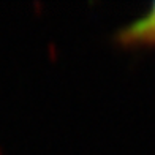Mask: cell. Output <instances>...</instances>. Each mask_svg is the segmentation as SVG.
<instances>
[{"mask_svg": "<svg viewBox=\"0 0 155 155\" xmlns=\"http://www.w3.org/2000/svg\"><path fill=\"white\" fill-rule=\"evenodd\" d=\"M117 40L125 46L155 45V3L146 15L119 30Z\"/></svg>", "mask_w": 155, "mask_h": 155, "instance_id": "6da1fadb", "label": "cell"}]
</instances>
